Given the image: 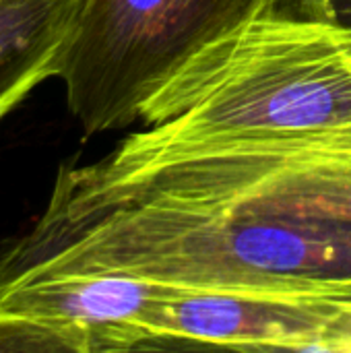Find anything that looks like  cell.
Masks as SVG:
<instances>
[{
	"label": "cell",
	"instance_id": "cell-1",
	"mask_svg": "<svg viewBox=\"0 0 351 353\" xmlns=\"http://www.w3.org/2000/svg\"><path fill=\"white\" fill-rule=\"evenodd\" d=\"M23 271L110 273L207 294L351 296V223L190 213L54 182L43 215L0 250V273Z\"/></svg>",
	"mask_w": 351,
	"mask_h": 353
},
{
	"label": "cell",
	"instance_id": "cell-2",
	"mask_svg": "<svg viewBox=\"0 0 351 353\" xmlns=\"http://www.w3.org/2000/svg\"><path fill=\"white\" fill-rule=\"evenodd\" d=\"M130 137L174 145L351 130V41L296 0H263L145 105Z\"/></svg>",
	"mask_w": 351,
	"mask_h": 353
},
{
	"label": "cell",
	"instance_id": "cell-3",
	"mask_svg": "<svg viewBox=\"0 0 351 353\" xmlns=\"http://www.w3.org/2000/svg\"><path fill=\"white\" fill-rule=\"evenodd\" d=\"M77 194L232 217L351 223V130L147 145L130 134L99 161L64 163Z\"/></svg>",
	"mask_w": 351,
	"mask_h": 353
},
{
	"label": "cell",
	"instance_id": "cell-4",
	"mask_svg": "<svg viewBox=\"0 0 351 353\" xmlns=\"http://www.w3.org/2000/svg\"><path fill=\"white\" fill-rule=\"evenodd\" d=\"M263 0H81L58 77L85 134L126 128Z\"/></svg>",
	"mask_w": 351,
	"mask_h": 353
},
{
	"label": "cell",
	"instance_id": "cell-5",
	"mask_svg": "<svg viewBox=\"0 0 351 353\" xmlns=\"http://www.w3.org/2000/svg\"><path fill=\"white\" fill-rule=\"evenodd\" d=\"M188 292L110 273H0V312L48 327L60 353L151 352L168 306Z\"/></svg>",
	"mask_w": 351,
	"mask_h": 353
},
{
	"label": "cell",
	"instance_id": "cell-6",
	"mask_svg": "<svg viewBox=\"0 0 351 353\" xmlns=\"http://www.w3.org/2000/svg\"><path fill=\"white\" fill-rule=\"evenodd\" d=\"M348 302L351 296L335 294L188 292L166 310L161 350L321 352L329 323Z\"/></svg>",
	"mask_w": 351,
	"mask_h": 353
},
{
	"label": "cell",
	"instance_id": "cell-7",
	"mask_svg": "<svg viewBox=\"0 0 351 353\" xmlns=\"http://www.w3.org/2000/svg\"><path fill=\"white\" fill-rule=\"evenodd\" d=\"M81 0H0V120L58 77Z\"/></svg>",
	"mask_w": 351,
	"mask_h": 353
},
{
	"label": "cell",
	"instance_id": "cell-8",
	"mask_svg": "<svg viewBox=\"0 0 351 353\" xmlns=\"http://www.w3.org/2000/svg\"><path fill=\"white\" fill-rule=\"evenodd\" d=\"M312 14L339 27L351 41V0H296Z\"/></svg>",
	"mask_w": 351,
	"mask_h": 353
},
{
	"label": "cell",
	"instance_id": "cell-9",
	"mask_svg": "<svg viewBox=\"0 0 351 353\" xmlns=\"http://www.w3.org/2000/svg\"><path fill=\"white\" fill-rule=\"evenodd\" d=\"M321 352L351 353V302H348L329 323L321 343Z\"/></svg>",
	"mask_w": 351,
	"mask_h": 353
}]
</instances>
